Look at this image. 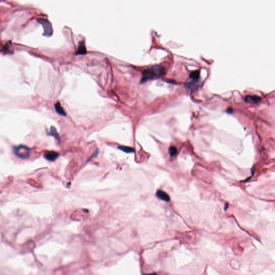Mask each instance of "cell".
I'll return each instance as SVG.
<instances>
[{
    "label": "cell",
    "mask_w": 275,
    "mask_h": 275,
    "mask_svg": "<svg viewBox=\"0 0 275 275\" xmlns=\"http://www.w3.org/2000/svg\"><path fill=\"white\" fill-rule=\"evenodd\" d=\"M156 196L158 199L165 202H169L170 200V197L169 195L166 192L163 191L161 190L157 191L156 193Z\"/></svg>",
    "instance_id": "cell-5"
},
{
    "label": "cell",
    "mask_w": 275,
    "mask_h": 275,
    "mask_svg": "<svg viewBox=\"0 0 275 275\" xmlns=\"http://www.w3.org/2000/svg\"><path fill=\"white\" fill-rule=\"evenodd\" d=\"M261 100V98L259 96H256V95H254V96L249 95V96H246L245 98V100L246 102H248V103H256Z\"/></svg>",
    "instance_id": "cell-6"
},
{
    "label": "cell",
    "mask_w": 275,
    "mask_h": 275,
    "mask_svg": "<svg viewBox=\"0 0 275 275\" xmlns=\"http://www.w3.org/2000/svg\"><path fill=\"white\" fill-rule=\"evenodd\" d=\"M227 113H232V111H233V110H232V109H231V108L228 109H227Z\"/></svg>",
    "instance_id": "cell-14"
},
{
    "label": "cell",
    "mask_w": 275,
    "mask_h": 275,
    "mask_svg": "<svg viewBox=\"0 0 275 275\" xmlns=\"http://www.w3.org/2000/svg\"><path fill=\"white\" fill-rule=\"evenodd\" d=\"M54 107H55V111L58 114L61 115V116H66V113H65V110H63V107L61 106V104H60L59 102H57L55 103V105H54Z\"/></svg>",
    "instance_id": "cell-9"
},
{
    "label": "cell",
    "mask_w": 275,
    "mask_h": 275,
    "mask_svg": "<svg viewBox=\"0 0 275 275\" xmlns=\"http://www.w3.org/2000/svg\"><path fill=\"white\" fill-rule=\"evenodd\" d=\"M169 152L171 157H173L177 154V148L174 146H172L170 147L169 149Z\"/></svg>",
    "instance_id": "cell-12"
},
{
    "label": "cell",
    "mask_w": 275,
    "mask_h": 275,
    "mask_svg": "<svg viewBox=\"0 0 275 275\" xmlns=\"http://www.w3.org/2000/svg\"><path fill=\"white\" fill-rule=\"evenodd\" d=\"M118 148L126 153H132L135 151L133 148L128 146H119L118 147Z\"/></svg>",
    "instance_id": "cell-11"
},
{
    "label": "cell",
    "mask_w": 275,
    "mask_h": 275,
    "mask_svg": "<svg viewBox=\"0 0 275 275\" xmlns=\"http://www.w3.org/2000/svg\"><path fill=\"white\" fill-rule=\"evenodd\" d=\"M87 53L86 48L85 46V44L84 41H81L79 42L78 50L76 51V54H85Z\"/></svg>",
    "instance_id": "cell-7"
},
{
    "label": "cell",
    "mask_w": 275,
    "mask_h": 275,
    "mask_svg": "<svg viewBox=\"0 0 275 275\" xmlns=\"http://www.w3.org/2000/svg\"><path fill=\"white\" fill-rule=\"evenodd\" d=\"M47 134L49 135H50V136L54 137L57 140H58V141H60V136H59V134L58 133V132H57L56 129H55L54 127H53V126H52V127H51L50 131L49 132H47Z\"/></svg>",
    "instance_id": "cell-10"
},
{
    "label": "cell",
    "mask_w": 275,
    "mask_h": 275,
    "mask_svg": "<svg viewBox=\"0 0 275 275\" xmlns=\"http://www.w3.org/2000/svg\"><path fill=\"white\" fill-rule=\"evenodd\" d=\"M13 153L19 158L26 159L29 157L31 150L28 147L21 145L14 147Z\"/></svg>",
    "instance_id": "cell-2"
},
{
    "label": "cell",
    "mask_w": 275,
    "mask_h": 275,
    "mask_svg": "<svg viewBox=\"0 0 275 275\" xmlns=\"http://www.w3.org/2000/svg\"><path fill=\"white\" fill-rule=\"evenodd\" d=\"M166 70L161 65H156L144 70L140 83L145 82L149 80L158 79L164 75Z\"/></svg>",
    "instance_id": "cell-1"
},
{
    "label": "cell",
    "mask_w": 275,
    "mask_h": 275,
    "mask_svg": "<svg viewBox=\"0 0 275 275\" xmlns=\"http://www.w3.org/2000/svg\"><path fill=\"white\" fill-rule=\"evenodd\" d=\"M58 157V153L53 151L47 152L44 155V158L49 161H54Z\"/></svg>",
    "instance_id": "cell-4"
},
{
    "label": "cell",
    "mask_w": 275,
    "mask_h": 275,
    "mask_svg": "<svg viewBox=\"0 0 275 275\" xmlns=\"http://www.w3.org/2000/svg\"><path fill=\"white\" fill-rule=\"evenodd\" d=\"M144 275H157L156 273H153V274H144Z\"/></svg>",
    "instance_id": "cell-15"
},
{
    "label": "cell",
    "mask_w": 275,
    "mask_h": 275,
    "mask_svg": "<svg viewBox=\"0 0 275 275\" xmlns=\"http://www.w3.org/2000/svg\"><path fill=\"white\" fill-rule=\"evenodd\" d=\"M37 22L42 26L44 29L43 35L46 37H50L53 34V28L50 22L43 18L37 19Z\"/></svg>",
    "instance_id": "cell-3"
},
{
    "label": "cell",
    "mask_w": 275,
    "mask_h": 275,
    "mask_svg": "<svg viewBox=\"0 0 275 275\" xmlns=\"http://www.w3.org/2000/svg\"><path fill=\"white\" fill-rule=\"evenodd\" d=\"M200 77V71H192L190 75V80L192 83L196 82Z\"/></svg>",
    "instance_id": "cell-8"
},
{
    "label": "cell",
    "mask_w": 275,
    "mask_h": 275,
    "mask_svg": "<svg viewBox=\"0 0 275 275\" xmlns=\"http://www.w3.org/2000/svg\"><path fill=\"white\" fill-rule=\"evenodd\" d=\"M98 153H99L98 150V149H96L95 151L93 153V154H92V156H90V158L89 159V160H92V159H93V158H96V157L97 156L98 154Z\"/></svg>",
    "instance_id": "cell-13"
}]
</instances>
